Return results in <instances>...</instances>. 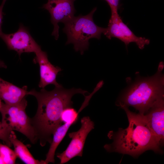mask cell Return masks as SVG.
Instances as JSON below:
<instances>
[{
    "mask_svg": "<svg viewBox=\"0 0 164 164\" xmlns=\"http://www.w3.org/2000/svg\"><path fill=\"white\" fill-rule=\"evenodd\" d=\"M88 92L81 88L66 89L62 86L49 91L42 88L39 91L32 89L28 94L36 98L38 103L35 115L30 118L37 138L42 146L47 142L51 144L52 135L56 128L62 124L61 116L66 108L72 107L71 98L75 94H80L84 96Z\"/></svg>",
    "mask_w": 164,
    "mask_h": 164,
    "instance_id": "obj_1",
    "label": "cell"
},
{
    "mask_svg": "<svg viewBox=\"0 0 164 164\" xmlns=\"http://www.w3.org/2000/svg\"><path fill=\"white\" fill-rule=\"evenodd\" d=\"M71 123H65L60 125L54 131L53 134V138L49 151L46 154V159L44 160V164L50 162L54 163V156L57 147L66 135L69 128L72 125Z\"/></svg>",
    "mask_w": 164,
    "mask_h": 164,
    "instance_id": "obj_14",
    "label": "cell"
},
{
    "mask_svg": "<svg viewBox=\"0 0 164 164\" xmlns=\"http://www.w3.org/2000/svg\"><path fill=\"white\" fill-rule=\"evenodd\" d=\"M27 101L25 97L19 102L13 104L3 103L0 112L2 122L12 131L15 130L23 134L32 144L37 142L36 133L26 109Z\"/></svg>",
    "mask_w": 164,
    "mask_h": 164,
    "instance_id": "obj_5",
    "label": "cell"
},
{
    "mask_svg": "<svg viewBox=\"0 0 164 164\" xmlns=\"http://www.w3.org/2000/svg\"><path fill=\"white\" fill-rule=\"evenodd\" d=\"M81 126L77 131L69 133L71 140L66 149L58 153L57 157L60 159V164L66 163L72 158L82 156L86 138L89 132L94 128V124L88 116L82 118L80 120Z\"/></svg>",
    "mask_w": 164,
    "mask_h": 164,
    "instance_id": "obj_6",
    "label": "cell"
},
{
    "mask_svg": "<svg viewBox=\"0 0 164 164\" xmlns=\"http://www.w3.org/2000/svg\"><path fill=\"white\" fill-rule=\"evenodd\" d=\"M7 67L4 61L0 60V68H6Z\"/></svg>",
    "mask_w": 164,
    "mask_h": 164,
    "instance_id": "obj_20",
    "label": "cell"
},
{
    "mask_svg": "<svg viewBox=\"0 0 164 164\" xmlns=\"http://www.w3.org/2000/svg\"><path fill=\"white\" fill-rule=\"evenodd\" d=\"M6 1L3 0L2 4L0 5V32L2 31V19L3 17V9L4 5Z\"/></svg>",
    "mask_w": 164,
    "mask_h": 164,
    "instance_id": "obj_19",
    "label": "cell"
},
{
    "mask_svg": "<svg viewBox=\"0 0 164 164\" xmlns=\"http://www.w3.org/2000/svg\"><path fill=\"white\" fill-rule=\"evenodd\" d=\"M35 54L33 62L35 63H38L40 68L39 87L44 88L49 84H53L56 87L62 86L56 80L57 75L62 70L61 68L57 66L55 67L51 63L46 52L41 50Z\"/></svg>",
    "mask_w": 164,
    "mask_h": 164,
    "instance_id": "obj_11",
    "label": "cell"
},
{
    "mask_svg": "<svg viewBox=\"0 0 164 164\" xmlns=\"http://www.w3.org/2000/svg\"></svg>",
    "mask_w": 164,
    "mask_h": 164,
    "instance_id": "obj_23",
    "label": "cell"
},
{
    "mask_svg": "<svg viewBox=\"0 0 164 164\" xmlns=\"http://www.w3.org/2000/svg\"><path fill=\"white\" fill-rule=\"evenodd\" d=\"M28 92L26 86L20 88L0 77V98L5 104H16L28 95Z\"/></svg>",
    "mask_w": 164,
    "mask_h": 164,
    "instance_id": "obj_12",
    "label": "cell"
},
{
    "mask_svg": "<svg viewBox=\"0 0 164 164\" xmlns=\"http://www.w3.org/2000/svg\"><path fill=\"white\" fill-rule=\"evenodd\" d=\"M2 103L3 102L2 101V99L0 98V109L1 108Z\"/></svg>",
    "mask_w": 164,
    "mask_h": 164,
    "instance_id": "obj_22",
    "label": "cell"
},
{
    "mask_svg": "<svg viewBox=\"0 0 164 164\" xmlns=\"http://www.w3.org/2000/svg\"><path fill=\"white\" fill-rule=\"evenodd\" d=\"M0 164H4V162L2 158L0 156Z\"/></svg>",
    "mask_w": 164,
    "mask_h": 164,
    "instance_id": "obj_21",
    "label": "cell"
},
{
    "mask_svg": "<svg viewBox=\"0 0 164 164\" xmlns=\"http://www.w3.org/2000/svg\"><path fill=\"white\" fill-rule=\"evenodd\" d=\"M103 34L109 39L113 37L119 39L126 46L130 43H135L141 50L150 43L149 39L135 35L123 22L118 12L111 13L108 26Z\"/></svg>",
    "mask_w": 164,
    "mask_h": 164,
    "instance_id": "obj_7",
    "label": "cell"
},
{
    "mask_svg": "<svg viewBox=\"0 0 164 164\" xmlns=\"http://www.w3.org/2000/svg\"><path fill=\"white\" fill-rule=\"evenodd\" d=\"M97 9L96 7L94 8L85 15H80L74 16L64 23L63 30L67 36L66 45L73 44L74 50L76 52L79 51L81 55L88 49L89 39L92 38L100 39L101 34L106 29L98 26L94 21L93 15Z\"/></svg>",
    "mask_w": 164,
    "mask_h": 164,
    "instance_id": "obj_4",
    "label": "cell"
},
{
    "mask_svg": "<svg viewBox=\"0 0 164 164\" xmlns=\"http://www.w3.org/2000/svg\"><path fill=\"white\" fill-rule=\"evenodd\" d=\"M106 1L110 7L111 13L118 12L121 4V0H104Z\"/></svg>",
    "mask_w": 164,
    "mask_h": 164,
    "instance_id": "obj_18",
    "label": "cell"
},
{
    "mask_svg": "<svg viewBox=\"0 0 164 164\" xmlns=\"http://www.w3.org/2000/svg\"><path fill=\"white\" fill-rule=\"evenodd\" d=\"M125 112L129 124L125 129L119 128L117 132L111 131L109 138L113 142L104 146L109 152H117L136 157L148 150L161 152L158 145L144 117L143 114L131 111L125 106L121 107Z\"/></svg>",
    "mask_w": 164,
    "mask_h": 164,
    "instance_id": "obj_2",
    "label": "cell"
},
{
    "mask_svg": "<svg viewBox=\"0 0 164 164\" xmlns=\"http://www.w3.org/2000/svg\"><path fill=\"white\" fill-rule=\"evenodd\" d=\"M164 66L163 62H161L154 75L137 77L124 91L117 105L120 107L131 106L139 114H145L157 101L164 98Z\"/></svg>",
    "mask_w": 164,
    "mask_h": 164,
    "instance_id": "obj_3",
    "label": "cell"
},
{
    "mask_svg": "<svg viewBox=\"0 0 164 164\" xmlns=\"http://www.w3.org/2000/svg\"><path fill=\"white\" fill-rule=\"evenodd\" d=\"M0 156L4 164H15L17 157L14 151L6 145L0 143Z\"/></svg>",
    "mask_w": 164,
    "mask_h": 164,
    "instance_id": "obj_15",
    "label": "cell"
},
{
    "mask_svg": "<svg viewBox=\"0 0 164 164\" xmlns=\"http://www.w3.org/2000/svg\"><path fill=\"white\" fill-rule=\"evenodd\" d=\"M12 131L5 125L0 121V140H2L6 145L9 147L12 146L9 138Z\"/></svg>",
    "mask_w": 164,
    "mask_h": 164,
    "instance_id": "obj_17",
    "label": "cell"
},
{
    "mask_svg": "<svg viewBox=\"0 0 164 164\" xmlns=\"http://www.w3.org/2000/svg\"><path fill=\"white\" fill-rule=\"evenodd\" d=\"M9 140L14 148L17 156L27 164H44V160L35 159L29 152L26 146L18 140L13 131L10 135Z\"/></svg>",
    "mask_w": 164,
    "mask_h": 164,
    "instance_id": "obj_13",
    "label": "cell"
},
{
    "mask_svg": "<svg viewBox=\"0 0 164 164\" xmlns=\"http://www.w3.org/2000/svg\"><path fill=\"white\" fill-rule=\"evenodd\" d=\"M0 37L9 50L17 53L19 57L23 53H34L35 54L41 50L40 46L35 41L27 28L20 24L18 30L11 34L0 32Z\"/></svg>",
    "mask_w": 164,
    "mask_h": 164,
    "instance_id": "obj_8",
    "label": "cell"
},
{
    "mask_svg": "<svg viewBox=\"0 0 164 164\" xmlns=\"http://www.w3.org/2000/svg\"><path fill=\"white\" fill-rule=\"evenodd\" d=\"M78 118V112L72 107H70L63 110L60 118L62 122L71 123L73 125L76 122Z\"/></svg>",
    "mask_w": 164,
    "mask_h": 164,
    "instance_id": "obj_16",
    "label": "cell"
},
{
    "mask_svg": "<svg viewBox=\"0 0 164 164\" xmlns=\"http://www.w3.org/2000/svg\"><path fill=\"white\" fill-rule=\"evenodd\" d=\"M144 118L160 147L164 141V100L157 101L147 112L143 114Z\"/></svg>",
    "mask_w": 164,
    "mask_h": 164,
    "instance_id": "obj_10",
    "label": "cell"
},
{
    "mask_svg": "<svg viewBox=\"0 0 164 164\" xmlns=\"http://www.w3.org/2000/svg\"><path fill=\"white\" fill-rule=\"evenodd\" d=\"M75 0H48L47 3L43 6L50 15V21L54 26L52 35L56 40L59 36L58 23H64L74 16L76 11L74 5Z\"/></svg>",
    "mask_w": 164,
    "mask_h": 164,
    "instance_id": "obj_9",
    "label": "cell"
}]
</instances>
